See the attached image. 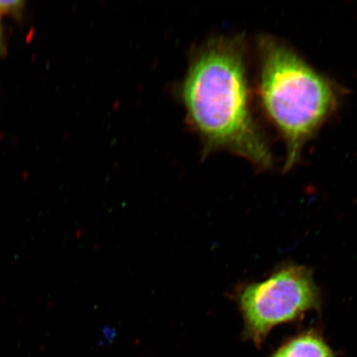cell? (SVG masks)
I'll list each match as a JSON object with an SVG mask.
<instances>
[{"label":"cell","mask_w":357,"mask_h":357,"mask_svg":"<svg viewBox=\"0 0 357 357\" xmlns=\"http://www.w3.org/2000/svg\"><path fill=\"white\" fill-rule=\"evenodd\" d=\"M245 42L240 36H215L193 48L176 93L185 121L197 134L202 154L226 151L259 169L274 159L250 105Z\"/></svg>","instance_id":"1"},{"label":"cell","mask_w":357,"mask_h":357,"mask_svg":"<svg viewBox=\"0 0 357 357\" xmlns=\"http://www.w3.org/2000/svg\"><path fill=\"white\" fill-rule=\"evenodd\" d=\"M257 47L261 104L283 137L284 169L289 171L300 160L307 142L336 109L337 89L280 40L263 35Z\"/></svg>","instance_id":"2"},{"label":"cell","mask_w":357,"mask_h":357,"mask_svg":"<svg viewBox=\"0 0 357 357\" xmlns=\"http://www.w3.org/2000/svg\"><path fill=\"white\" fill-rule=\"evenodd\" d=\"M247 337L261 344L272 328L318 310L320 292L312 272L302 266L287 265L261 282L245 285L236 294Z\"/></svg>","instance_id":"3"},{"label":"cell","mask_w":357,"mask_h":357,"mask_svg":"<svg viewBox=\"0 0 357 357\" xmlns=\"http://www.w3.org/2000/svg\"><path fill=\"white\" fill-rule=\"evenodd\" d=\"M271 357H334V354L318 332L310 330L290 339Z\"/></svg>","instance_id":"4"},{"label":"cell","mask_w":357,"mask_h":357,"mask_svg":"<svg viewBox=\"0 0 357 357\" xmlns=\"http://www.w3.org/2000/svg\"><path fill=\"white\" fill-rule=\"evenodd\" d=\"M24 2L20 1V0H6L3 1L0 0V13H15L22 8Z\"/></svg>","instance_id":"5"},{"label":"cell","mask_w":357,"mask_h":357,"mask_svg":"<svg viewBox=\"0 0 357 357\" xmlns=\"http://www.w3.org/2000/svg\"><path fill=\"white\" fill-rule=\"evenodd\" d=\"M0 36H1V25H0Z\"/></svg>","instance_id":"6"}]
</instances>
